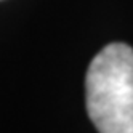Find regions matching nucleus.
Wrapping results in <instances>:
<instances>
[{
  "label": "nucleus",
  "mask_w": 133,
  "mask_h": 133,
  "mask_svg": "<svg viewBox=\"0 0 133 133\" xmlns=\"http://www.w3.org/2000/svg\"><path fill=\"white\" fill-rule=\"evenodd\" d=\"M87 112L98 133H133V48L109 43L85 77Z\"/></svg>",
  "instance_id": "f257e3e1"
}]
</instances>
